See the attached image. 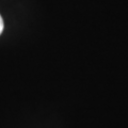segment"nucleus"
I'll list each match as a JSON object with an SVG mask.
<instances>
[{
    "instance_id": "1",
    "label": "nucleus",
    "mask_w": 128,
    "mask_h": 128,
    "mask_svg": "<svg viewBox=\"0 0 128 128\" xmlns=\"http://www.w3.org/2000/svg\"><path fill=\"white\" fill-rule=\"evenodd\" d=\"M3 19H2V17H1V15H0V34L2 33V31H3Z\"/></svg>"
}]
</instances>
